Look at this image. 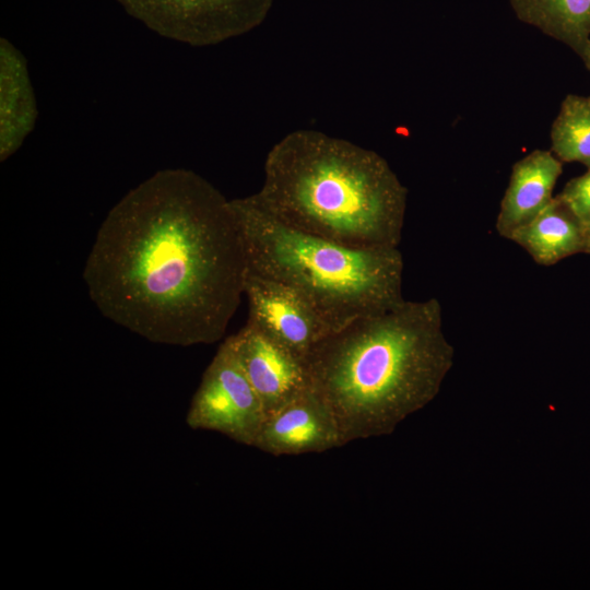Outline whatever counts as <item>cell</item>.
Returning a JSON list of instances; mask_svg holds the SVG:
<instances>
[{"mask_svg": "<svg viewBox=\"0 0 590 590\" xmlns=\"http://www.w3.org/2000/svg\"><path fill=\"white\" fill-rule=\"evenodd\" d=\"M156 34L192 47L217 45L260 26L274 0H117Z\"/></svg>", "mask_w": 590, "mask_h": 590, "instance_id": "cell-5", "label": "cell"}, {"mask_svg": "<svg viewBox=\"0 0 590 590\" xmlns=\"http://www.w3.org/2000/svg\"><path fill=\"white\" fill-rule=\"evenodd\" d=\"M246 270L231 200L199 174L168 168L110 209L83 279L109 320L154 343L192 346L223 338Z\"/></svg>", "mask_w": 590, "mask_h": 590, "instance_id": "cell-1", "label": "cell"}, {"mask_svg": "<svg viewBox=\"0 0 590 590\" xmlns=\"http://www.w3.org/2000/svg\"><path fill=\"white\" fill-rule=\"evenodd\" d=\"M585 253H590V224L586 227V249Z\"/></svg>", "mask_w": 590, "mask_h": 590, "instance_id": "cell-16", "label": "cell"}, {"mask_svg": "<svg viewBox=\"0 0 590 590\" xmlns=\"http://www.w3.org/2000/svg\"><path fill=\"white\" fill-rule=\"evenodd\" d=\"M455 349L437 298L405 300L328 333L305 358L342 446L391 434L439 392Z\"/></svg>", "mask_w": 590, "mask_h": 590, "instance_id": "cell-2", "label": "cell"}, {"mask_svg": "<svg viewBox=\"0 0 590 590\" xmlns=\"http://www.w3.org/2000/svg\"><path fill=\"white\" fill-rule=\"evenodd\" d=\"M509 240L519 245L541 266L583 252L586 226L556 196L528 224L517 229Z\"/></svg>", "mask_w": 590, "mask_h": 590, "instance_id": "cell-12", "label": "cell"}, {"mask_svg": "<svg viewBox=\"0 0 590 590\" xmlns=\"http://www.w3.org/2000/svg\"><path fill=\"white\" fill-rule=\"evenodd\" d=\"M253 447L279 457L323 452L342 442L331 411L309 388L267 414Z\"/></svg>", "mask_w": 590, "mask_h": 590, "instance_id": "cell-9", "label": "cell"}, {"mask_svg": "<svg viewBox=\"0 0 590 590\" xmlns=\"http://www.w3.org/2000/svg\"><path fill=\"white\" fill-rule=\"evenodd\" d=\"M231 203L247 268L294 290L331 332L404 299L398 247L355 248L306 234L271 216L251 196Z\"/></svg>", "mask_w": 590, "mask_h": 590, "instance_id": "cell-4", "label": "cell"}, {"mask_svg": "<svg viewBox=\"0 0 590 590\" xmlns=\"http://www.w3.org/2000/svg\"><path fill=\"white\" fill-rule=\"evenodd\" d=\"M557 197L587 227L590 224V168L569 180Z\"/></svg>", "mask_w": 590, "mask_h": 590, "instance_id": "cell-15", "label": "cell"}, {"mask_svg": "<svg viewBox=\"0 0 590 590\" xmlns=\"http://www.w3.org/2000/svg\"><path fill=\"white\" fill-rule=\"evenodd\" d=\"M562 172L563 162L546 150H534L512 165L495 224L502 237L509 239L552 201Z\"/></svg>", "mask_w": 590, "mask_h": 590, "instance_id": "cell-10", "label": "cell"}, {"mask_svg": "<svg viewBox=\"0 0 590 590\" xmlns=\"http://www.w3.org/2000/svg\"><path fill=\"white\" fill-rule=\"evenodd\" d=\"M263 170L251 198L281 223L355 248L399 246L408 189L375 151L299 129L270 149Z\"/></svg>", "mask_w": 590, "mask_h": 590, "instance_id": "cell-3", "label": "cell"}, {"mask_svg": "<svg viewBox=\"0 0 590 590\" xmlns=\"http://www.w3.org/2000/svg\"><path fill=\"white\" fill-rule=\"evenodd\" d=\"M228 339L266 415L310 388L305 362L252 323Z\"/></svg>", "mask_w": 590, "mask_h": 590, "instance_id": "cell-8", "label": "cell"}, {"mask_svg": "<svg viewBox=\"0 0 590 590\" xmlns=\"http://www.w3.org/2000/svg\"><path fill=\"white\" fill-rule=\"evenodd\" d=\"M244 295L248 322L305 362L312 347L330 329L316 310L294 290L247 268Z\"/></svg>", "mask_w": 590, "mask_h": 590, "instance_id": "cell-7", "label": "cell"}, {"mask_svg": "<svg viewBox=\"0 0 590 590\" xmlns=\"http://www.w3.org/2000/svg\"><path fill=\"white\" fill-rule=\"evenodd\" d=\"M516 16L581 59L590 46V0H508Z\"/></svg>", "mask_w": 590, "mask_h": 590, "instance_id": "cell-13", "label": "cell"}, {"mask_svg": "<svg viewBox=\"0 0 590 590\" xmlns=\"http://www.w3.org/2000/svg\"><path fill=\"white\" fill-rule=\"evenodd\" d=\"M37 102L24 55L0 39V161L13 155L34 130Z\"/></svg>", "mask_w": 590, "mask_h": 590, "instance_id": "cell-11", "label": "cell"}, {"mask_svg": "<svg viewBox=\"0 0 590 590\" xmlns=\"http://www.w3.org/2000/svg\"><path fill=\"white\" fill-rule=\"evenodd\" d=\"M582 61H583L586 68H587L588 70H590V46H589V49H588V51H587L585 58L582 59Z\"/></svg>", "mask_w": 590, "mask_h": 590, "instance_id": "cell-17", "label": "cell"}, {"mask_svg": "<svg viewBox=\"0 0 590 590\" xmlns=\"http://www.w3.org/2000/svg\"><path fill=\"white\" fill-rule=\"evenodd\" d=\"M266 416L227 338L202 375L186 423L192 429L216 432L253 447Z\"/></svg>", "mask_w": 590, "mask_h": 590, "instance_id": "cell-6", "label": "cell"}, {"mask_svg": "<svg viewBox=\"0 0 590 590\" xmlns=\"http://www.w3.org/2000/svg\"><path fill=\"white\" fill-rule=\"evenodd\" d=\"M552 152L590 168V96L568 94L551 128Z\"/></svg>", "mask_w": 590, "mask_h": 590, "instance_id": "cell-14", "label": "cell"}]
</instances>
